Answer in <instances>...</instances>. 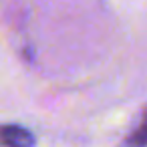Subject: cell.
I'll return each instance as SVG.
<instances>
[{"label":"cell","instance_id":"cell-1","mask_svg":"<svg viewBox=\"0 0 147 147\" xmlns=\"http://www.w3.org/2000/svg\"><path fill=\"white\" fill-rule=\"evenodd\" d=\"M0 137H2L4 147H32L34 145V137L18 125H4Z\"/></svg>","mask_w":147,"mask_h":147},{"label":"cell","instance_id":"cell-2","mask_svg":"<svg viewBox=\"0 0 147 147\" xmlns=\"http://www.w3.org/2000/svg\"><path fill=\"white\" fill-rule=\"evenodd\" d=\"M133 141L139 143V145H147V111H145V115H143L141 125H139L137 131L133 133Z\"/></svg>","mask_w":147,"mask_h":147}]
</instances>
